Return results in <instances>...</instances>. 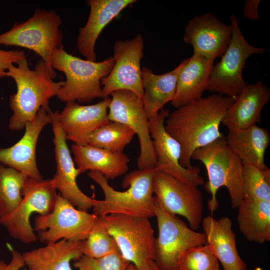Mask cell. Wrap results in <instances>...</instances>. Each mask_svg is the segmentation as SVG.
<instances>
[{"label": "cell", "mask_w": 270, "mask_h": 270, "mask_svg": "<svg viewBox=\"0 0 270 270\" xmlns=\"http://www.w3.org/2000/svg\"><path fill=\"white\" fill-rule=\"evenodd\" d=\"M184 60L175 68L162 74H155L146 67L142 68L144 90L142 101L148 118L157 114L176 94L178 74L184 66Z\"/></svg>", "instance_id": "obj_26"}, {"label": "cell", "mask_w": 270, "mask_h": 270, "mask_svg": "<svg viewBox=\"0 0 270 270\" xmlns=\"http://www.w3.org/2000/svg\"><path fill=\"white\" fill-rule=\"evenodd\" d=\"M154 202L158 235L154 240V262L162 270H179L180 259L188 249L206 244V234L167 212L154 196Z\"/></svg>", "instance_id": "obj_7"}, {"label": "cell", "mask_w": 270, "mask_h": 270, "mask_svg": "<svg viewBox=\"0 0 270 270\" xmlns=\"http://www.w3.org/2000/svg\"><path fill=\"white\" fill-rule=\"evenodd\" d=\"M12 259L8 264L2 260H0V270H20L25 266L22 254L12 250Z\"/></svg>", "instance_id": "obj_36"}, {"label": "cell", "mask_w": 270, "mask_h": 270, "mask_svg": "<svg viewBox=\"0 0 270 270\" xmlns=\"http://www.w3.org/2000/svg\"><path fill=\"white\" fill-rule=\"evenodd\" d=\"M179 270H220L218 260L206 244L188 249L182 256Z\"/></svg>", "instance_id": "obj_33"}, {"label": "cell", "mask_w": 270, "mask_h": 270, "mask_svg": "<svg viewBox=\"0 0 270 270\" xmlns=\"http://www.w3.org/2000/svg\"><path fill=\"white\" fill-rule=\"evenodd\" d=\"M122 256L137 270H150L154 262V230L148 218L122 214L103 216Z\"/></svg>", "instance_id": "obj_9"}, {"label": "cell", "mask_w": 270, "mask_h": 270, "mask_svg": "<svg viewBox=\"0 0 270 270\" xmlns=\"http://www.w3.org/2000/svg\"><path fill=\"white\" fill-rule=\"evenodd\" d=\"M28 178L0 162V218L10 213L20 203L22 190Z\"/></svg>", "instance_id": "obj_29"}, {"label": "cell", "mask_w": 270, "mask_h": 270, "mask_svg": "<svg viewBox=\"0 0 270 270\" xmlns=\"http://www.w3.org/2000/svg\"><path fill=\"white\" fill-rule=\"evenodd\" d=\"M270 100V90L262 82L247 84L234 98L222 124L228 130L244 129L260 122L262 108Z\"/></svg>", "instance_id": "obj_21"}, {"label": "cell", "mask_w": 270, "mask_h": 270, "mask_svg": "<svg viewBox=\"0 0 270 270\" xmlns=\"http://www.w3.org/2000/svg\"><path fill=\"white\" fill-rule=\"evenodd\" d=\"M234 98L214 94L185 104L170 113L164 122L166 132L182 148L180 164L192 166L194 152L222 138L220 125Z\"/></svg>", "instance_id": "obj_1"}, {"label": "cell", "mask_w": 270, "mask_h": 270, "mask_svg": "<svg viewBox=\"0 0 270 270\" xmlns=\"http://www.w3.org/2000/svg\"><path fill=\"white\" fill-rule=\"evenodd\" d=\"M202 224L206 245L224 270H246V265L237 250L231 220L226 216L216 220L208 216L202 219Z\"/></svg>", "instance_id": "obj_22"}, {"label": "cell", "mask_w": 270, "mask_h": 270, "mask_svg": "<svg viewBox=\"0 0 270 270\" xmlns=\"http://www.w3.org/2000/svg\"><path fill=\"white\" fill-rule=\"evenodd\" d=\"M150 270H162L159 268L155 264L154 262H152V263L151 264Z\"/></svg>", "instance_id": "obj_38"}, {"label": "cell", "mask_w": 270, "mask_h": 270, "mask_svg": "<svg viewBox=\"0 0 270 270\" xmlns=\"http://www.w3.org/2000/svg\"><path fill=\"white\" fill-rule=\"evenodd\" d=\"M136 0H88L90 8L86 24L79 29L76 40L78 52L86 60L96 62L95 45L104 28Z\"/></svg>", "instance_id": "obj_20"}, {"label": "cell", "mask_w": 270, "mask_h": 270, "mask_svg": "<svg viewBox=\"0 0 270 270\" xmlns=\"http://www.w3.org/2000/svg\"><path fill=\"white\" fill-rule=\"evenodd\" d=\"M114 63L113 57L96 62L83 60L67 52L63 45L56 49L51 57V66L66 76L64 85L56 96L65 102H91L103 98L101 80L108 76Z\"/></svg>", "instance_id": "obj_4"}, {"label": "cell", "mask_w": 270, "mask_h": 270, "mask_svg": "<svg viewBox=\"0 0 270 270\" xmlns=\"http://www.w3.org/2000/svg\"><path fill=\"white\" fill-rule=\"evenodd\" d=\"M243 199L270 202V170L252 165L243 164Z\"/></svg>", "instance_id": "obj_32"}, {"label": "cell", "mask_w": 270, "mask_h": 270, "mask_svg": "<svg viewBox=\"0 0 270 270\" xmlns=\"http://www.w3.org/2000/svg\"><path fill=\"white\" fill-rule=\"evenodd\" d=\"M81 250L84 255L94 258L120 252L115 240L106 228L103 216L98 218L88 238L81 242Z\"/></svg>", "instance_id": "obj_31"}, {"label": "cell", "mask_w": 270, "mask_h": 270, "mask_svg": "<svg viewBox=\"0 0 270 270\" xmlns=\"http://www.w3.org/2000/svg\"><path fill=\"white\" fill-rule=\"evenodd\" d=\"M130 264L119 252L98 258L83 254L73 266L78 270H126Z\"/></svg>", "instance_id": "obj_34"}, {"label": "cell", "mask_w": 270, "mask_h": 270, "mask_svg": "<svg viewBox=\"0 0 270 270\" xmlns=\"http://www.w3.org/2000/svg\"><path fill=\"white\" fill-rule=\"evenodd\" d=\"M81 242L64 240L26 252L22 256L28 270H72L70 262L83 255Z\"/></svg>", "instance_id": "obj_25"}, {"label": "cell", "mask_w": 270, "mask_h": 270, "mask_svg": "<svg viewBox=\"0 0 270 270\" xmlns=\"http://www.w3.org/2000/svg\"><path fill=\"white\" fill-rule=\"evenodd\" d=\"M154 168L136 170L126 174L122 186L127 188L121 192L114 190L100 172L90 171L88 175L101 188L104 200H99L93 207L98 216L122 214L136 217L155 216L153 179Z\"/></svg>", "instance_id": "obj_3"}, {"label": "cell", "mask_w": 270, "mask_h": 270, "mask_svg": "<svg viewBox=\"0 0 270 270\" xmlns=\"http://www.w3.org/2000/svg\"><path fill=\"white\" fill-rule=\"evenodd\" d=\"M170 114L168 110L162 108L148 118L150 136L156 155L154 169L198 187L204 184L200 168L192 166L184 168L180 164L181 146L165 130L164 122Z\"/></svg>", "instance_id": "obj_15"}, {"label": "cell", "mask_w": 270, "mask_h": 270, "mask_svg": "<svg viewBox=\"0 0 270 270\" xmlns=\"http://www.w3.org/2000/svg\"><path fill=\"white\" fill-rule=\"evenodd\" d=\"M26 56L23 50L0 49V78L6 76V72L10 65Z\"/></svg>", "instance_id": "obj_35"}, {"label": "cell", "mask_w": 270, "mask_h": 270, "mask_svg": "<svg viewBox=\"0 0 270 270\" xmlns=\"http://www.w3.org/2000/svg\"><path fill=\"white\" fill-rule=\"evenodd\" d=\"M226 142L242 164L260 168L268 166L264 161L266 151L270 142V134L265 128L257 125L228 130Z\"/></svg>", "instance_id": "obj_27"}, {"label": "cell", "mask_w": 270, "mask_h": 270, "mask_svg": "<svg viewBox=\"0 0 270 270\" xmlns=\"http://www.w3.org/2000/svg\"><path fill=\"white\" fill-rule=\"evenodd\" d=\"M108 118L130 128L136 134L140 152L137 160L138 169L154 168L156 155L150 136L148 118L142 99L134 92L119 90L110 94Z\"/></svg>", "instance_id": "obj_12"}, {"label": "cell", "mask_w": 270, "mask_h": 270, "mask_svg": "<svg viewBox=\"0 0 270 270\" xmlns=\"http://www.w3.org/2000/svg\"><path fill=\"white\" fill-rule=\"evenodd\" d=\"M261 0H246L243 6L244 15L249 20L258 21L259 20L258 8Z\"/></svg>", "instance_id": "obj_37"}, {"label": "cell", "mask_w": 270, "mask_h": 270, "mask_svg": "<svg viewBox=\"0 0 270 270\" xmlns=\"http://www.w3.org/2000/svg\"><path fill=\"white\" fill-rule=\"evenodd\" d=\"M110 102V98L108 97L90 105H81L76 102H66L58 114L59 123L66 140L76 145L88 144L92 134L110 121L108 110Z\"/></svg>", "instance_id": "obj_19"}, {"label": "cell", "mask_w": 270, "mask_h": 270, "mask_svg": "<svg viewBox=\"0 0 270 270\" xmlns=\"http://www.w3.org/2000/svg\"><path fill=\"white\" fill-rule=\"evenodd\" d=\"M232 35L221 59L212 68L206 90L234 98L248 84L242 77L247 59L266 51L253 46L244 38L234 14L230 16Z\"/></svg>", "instance_id": "obj_8"}, {"label": "cell", "mask_w": 270, "mask_h": 270, "mask_svg": "<svg viewBox=\"0 0 270 270\" xmlns=\"http://www.w3.org/2000/svg\"><path fill=\"white\" fill-rule=\"evenodd\" d=\"M98 216L94 214L80 210L57 194L52 210L34 218V231L40 241L48 244L62 240L71 242L85 240Z\"/></svg>", "instance_id": "obj_11"}, {"label": "cell", "mask_w": 270, "mask_h": 270, "mask_svg": "<svg viewBox=\"0 0 270 270\" xmlns=\"http://www.w3.org/2000/svg\"><path fill=\"white\" fill-rule=\"evenodd\" d=\"M10 65L6 76L12 78L16 86V92L10 96V106L13 114L9 128L19 130L26 122L32 121L41 108L50 109L49 100L57 96L64 81L54 82L46 64L38 60L34 69L28 66L26 56Z\"/></svg>", "instance_id": "obj_2"}, {"label": "cell", "mask_w": 270, "mask_h": 270, "mask_svg": "<svg viewBox=\"0 0 270 270\" xmlns=\"http://www.w3.org/2000/svg\"><path fill=\"white\" fill-rule=\"evenodd\" d=\"M134 134V132L126 126L109 121L92 134L88 144L113 152H122Z\"/></svg>", "instance_id": "obj_30"}, {"label": "cell", "mask_w": 270, "mask_h": 270, "mask_svg": "<svg viewBox=\"0 0 270 270\" xmlns=\"http://www.w3.org/2000/svg\"><path fill=\"white\" fill-rule=\"evenodd\" d=\"M60 16L54 10H35L25 22H14L8 30L0 34V45L29 49L41 57L52 78L56 72L51 66L53 52L62 46L63 33L60 28Z\"/></svg>", "instance_id": "obj_6"}, {"label": "cell", "mask_w": 270, "mask_h": 270, "mask_svg": "<svg viewBox=\"0 0 270 270\" xmlns=\"http://www.w3.org/2000/svg\"><path fill=\"white\" fill-rule=\"evenodd\" d=\"M232 35L230 24L207 12L188 20L184 28L183 40L192 46L193 54L214 60L226 52Z\"/></svg>", "instance_id": "obj_17"}, {"label": "cell", "mask_w": 270, "mask_h": 270, "mask_svg": "<svg viewBox=\"0 0 270 270\" xmlns=\"http://www.w3.org/2000/svg\"><path fill=\"white\" fill-rule=\"evenodd\" d=\"M126 270H137V268L134 264L130 263L128 266Z\"/></svg>", "instance_id": "obj_39"}, {"label": "cell", "mask_w": 270, "mask_h": 270, "mask_svg": "<svg viewBox=\"0 0 270 270\" xmlns=\"http://www.w3.org/2000/svg\"><path fill=\"white\" fill-rule=\"evenodd\" d=\"M214 62L194 54L186 58L178 74L176 94L171 102L175 108L202 97L206 90Z\"/></svg>", "instance_id": "obj_23"}, {"label": "cell", "mask_w": 270, "mask_h": 270, "mask_svg": "<svg viewBox=\"0 0 270 270\" xmlns=\"http://www.w3.org/2000/svg\"><path fill=\"white\" fill-rule=\"evenodd\" d=\"M57 194L50 179L28 178L22 190L21 202L12 212L0 218V224L14 239L26 244L36 242L38 238L30 224V217L34 213L44 215L50 212Z\"/></svg>", "instance_id": "obj_10"}, {"label": "cell", "mask_w": 270, "mask_h": 270, "mask_svg": "<svg viewBox=\"0 0 270 270\" xmlns=\"http://www.w3.org/2000/svg\"><path fill=\"white\" fill-rule=\"evenodd\" d=\"M192 159L202 162L206 168L208 176L206 189L211 194L208 206L211 214L218 207L216 194L222 186L228 192L232 208H238L243 200V164L228 146L226 138L196 150Z\"/></svg>", "instance_id": "obj_5"}, {"label": "cell", "mask_w": 270, "mask_h": 270, "mask_svg": "<svg viewBox=\"0 0 270 270\" xmlns=\"http://www.w3.org/2000/svg\"><path fill=\"white\" fill-rule=\"evenodd\" d=\"M238 228L249 241L270 240V202L243 199L238 208Z\"/></svg>", "instance_id": "obj_28"}, {"label": "cell", "mask_w": 270, "mask_h": 270, "mask_svg": "<svg viewBox=\"0 0 270 270\" xmlns=\"http://www.w3.org/2000/svg\"><path fill=\"white\" fill-rule=\"evenodd\" d=\"M58 111L52 114L56 172L50 181L53 186L60 192V196L80 210L88 212L93 208L99 200L90 198L79 188L76 178L80 174L75 167L66 143V134L58 121Z\"/></svg>", "instance_id": "obj_16"}, {"label": "cell", "mask_w": 270, "mask_h": 270, "mask_svg": "<svg viewBox=\"0 0 270 270\" xmlns=\"http://www.w3.org/2000/svg\"><path fill=\"white\" fill-rule=\"evenodd\" d=\"M153 192L167 212L184 217L193 230L200 228L202 220L203 198L198 186L183 182L164 172L156 170Z\"/></svg>", "instance_id": "obj_14"}, {"label": "cell", "mask_w": 270, "mask_h": 270, "mask_svg": "<svg viewBox=\"0 0 270 270\" xmlns=\"http://www.w3.org/2000/svg\"><path fill=\"white\" fill-rule=\"evenodd\" d=\"M52 112L50 109L41 108L34 119L25 124L24 134L19 141L9 148H0V162L29 178L42 180L36 164V149L42 129L52 123Z\"/></svg>", "instance_id": "obj_18"}, {"label": "cell", "mask_w": 270, "mask_h": 270, "mask_svg": "<svg viewBox=\"0 0 270 270\" xmlns=\"http://www.w3.org/2000/svg\"><path fill=\"white\" fill-rule=\"evenodd\" d=\"M72 150L80 174L88 170L100 172L108 180L125 174L129 158L124 152H113L88 144H73Z\"/></svg>", "instance_id": "obj_24"}, {"label": "cell", "mask_w": 270, "mask_h": 270, "mask_svg": "<svg viewBox=\"0 0 270 270\" xmlns=\"http://www.w3.org/2000/svg\"><path fill=\"white\" fill-rule=\"evenodd\" d=\"M144 38L140 34L130 40L115 42L114 66L109 74L101 80L104 98L115 91L127 90L142 99L140 61L144 56Z\"/></svg>", "instance_id": "obj_13"}, {"label": "cell", "mask_w": 270, "mask_h": 270, "mask_svg": "<svg viewBox=\"0 0 270 270\" xmlns=\"http://www.w3.org/2000/svg\"><path fill=\"white\" fill-rule=\"evenodd\" d=\"M254 270H263L260 267H256Z\"/></svg>", "instance_id": "obj_40"}]
</instances>
